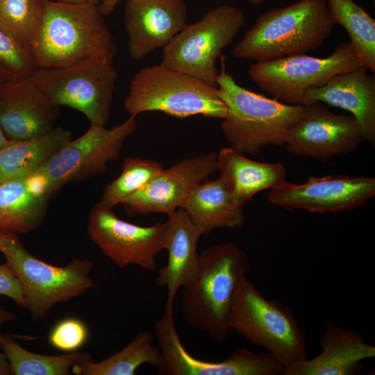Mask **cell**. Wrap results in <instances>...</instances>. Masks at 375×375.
<instances>
[{
  "instance_id": "obj_31",
  "label": "cell",
  "mask_w": 375,
  "mask_h": 375,
  "mask_svg": "<svg viewBox=\"0 0 375 375\" xmlns=\"http://www.w3.org/2000/svg\"><path fill=\"white\" fill-rule=\"evenodd\" d=\"M0 67L17 78L31 76L38 69L32 52L0 30Z\"/></svg>"
},
{
  "instance_id": "obj_6",
  "label": "cell",
  "mask_w": 375,
  "mask_h": 375,
  "mask_svg": "<svg viewBox=\"0 0 375 375\" xmlns=\"http://www.w3.org/2000/svg\"><path fill=\"white\" fill-rule=\"evenodd\" d=\"M228 324L231 332L263 348L285 369L306 358L305 333L289 308L266 299L246 277L235 291Z\"/></svg>"
},
{
  "instance_id": "obj_1",
  "label": "cell",
  "mask_w": 375,
  "mask_h": 375,
  "mask_svg": "<svg viewBox=\"0 0 375 375\" xmlns=\"http://www.w3.org/2000/svg\"><path fill=\"white\" fill-rule=\"evenodd\" d=\"M31 51L38 67L56 68L91 58L113 59L117 45L99 5L46 0Z\"/></svg>"
},
{
  "instance_id": "obj_9",
  "label": "cell",
  "mask_w": 375,
  "mask_h": 375,
  "mask_svg": "<svg viewBox=\"0 0 375 375\" xmlns=\"http://www.w3.org/2000/svg\"><path fill=\"white\" fill-rule=\"evenodd\" d=\"M112 60L91 58L63 67H38L31 77L55 105L70 107L91 124L105 126L117 77Z\"/></svg>"
},
{
  "instance_id": "obj_2",
  "label": "cell",
  "mask_w": 375,
  "mask_h": 375,
  "mask_svg": "<svg viewBox=\"0 0 375 375\" xmlns=\"http://www.w3.org/2000/svg\"><path fill=\"white\" fill-rule=\"evenodd\" d=\"M251 268L245 251L233 242L203 249L197 276L181 298V311L187 323L215 340H225L231 333L228 320L235 291Z\"/></svg>"
},
{
  "instance_id": "obj_35",
  "label": "cell",
  "mask_w": 375,
  "mask_h": 375,
  "mask_svg": "<svg viewBox=\"0 0 375 375\" xmlns=\"http://www.w3.org/2000/svg\"><path fill=\"white\" fill-rule=\"evenodd\" d=\"M121 0H100L99 7L103 15H110Z\"/></svg>"
},
{
  "instance_id": "obj_28",
  "label": "cell",
  "mask_w": 375,
  "mask_h": 375,
  "mask_svg": "<svg viewBox=\"0 0 375 375\" xmlns=\"http://www.w3.org/2000/svg\"><path fill=\"white\" fill-rule=\"evenodd\" d=\"M0 346L14 375H69L70 369L81 354L75 351L60 356L33 353L5 333L0 339Z\"/></svg>"
},
{
  "instance_id": "obj_40",
  "label": "cell",
  "mask_w": 375,
  "mask_h": 375,
  "mask_svg": "<svg viewBox=\"0 0 375 375\" xmlns=\"http://www.w3.org/2000/svg\"><path fill=\"white\" fill-rule=\"evenodd\" d=\"M265 0H247V1L251 4H253V5H258V4H260L262 2H263Z\"/></svg>"
},
{
  "instance_id": "obj_39",
  "label": "cell",
  "mask_w": 375,
  "mask_h": 375,
  "mask_svg": "<svg viewBox=\"0 0 375 375\" xmlns=\"http://www.w3.org/2000/svg\"><path fill=\"white\" fill-rule=\"evenodd\" d=\"M10 140L6 136L0 124V150L10 143Z\"/></svg>"
},
{
  "instance_id": "obj_34",
  "label": "cell",
  "mask_w": 375,
  "mask_h": 375,
  "mask_svg": "<svg viewBox=\"0 0 375 375\" xmlns=\"http://www.w3.org/2000/svg\"><path fill=\"white\" fill-rule=\"evenodd\" d=\"M17 319V316L9 310H6L3 308L0 304V339L3 335L1 328L3 325L7 322L16 321ZM1 350V346H0Z\"/></svg>"
},
{
  "instance_id": "obj_11",
  "label": "cell",
  "mask_w": 375,
  "mask_h": 375,
  "mask_svg": "<svg viewBox=\"0 0 375 375\" xmlns=\"http://www.w3.org/2000/svg\"><path fill=\"white\" fill-rule=\"evenodd\" d=\"M137 128L135 117L111 128L91 124L81 136L68 142L39 172L53 192L63 185L104 173L120 156L124 142Z\"/></svg>"
},
{
  "instance_id": "obj_32",
  "label": "cell",
  "mask_w": 375,
  "mask_h": 375,
  "mask_svg": "<svg viewBox=\"0 0 375 375\" xmlns=\"http://www.w3.org/2000/svg\"><path fill=\"white\" fill-rule=\"evenodd\" d=\"M88 331L86 325L76 318H66L59 322L49 335L50 344L56 349L74 352L86 342Z\"/></svg>"
},
{
  "instance_id": "obj_23",
  "label": "cell",
  "mask_w": 375,
  "mask_h": 375,
  "mask_svg": "<svg viewBox=\"0 0 375 375\" xmlns=\"http://www.w3.org/2000/svg\"><path fill=\"white\" fill-rule=\"evenodd\" d=\"M183 208L202 235L218 228H236L244 222L243 206L235 203L222 179L199 184L185 201Z\"/></svg>"
},
{
  "instance_id": "obj_13",
  "label": "cell",
  "mask_w": 375,
  "mask_h": 375,
  "mask_svg": "<svg viewBox=\"0 0 375 375\" xmlns=\"http://www.w3.org/2000/svg\"><path fill=\"white\" fill-rule=\"evenodd\" d=\"M165 229V222L149 226L128 223L99 203L90 210L87 226L91 240L117 267L134 265L148 271L157 268Z\"/></svg>"
},
{
  "instance_id": "obj_3",
  "label": "cell",
  "mask_w": 375,
  "mask_h": 375,
  "mask_svg": "<svg viewBox=\"0 0 375 375\" xmlns=\"http://www.w3.org/2000/svg\"><path fill=\"white\" fill-rule=\"evenodd\" d=\"M217 86L227 108L222 133L231 147L242 154L257 156L267 145H285L306 112V105L287 104L240 86L224 65Z\"/></svg>"
},
{
  "instance_id": "obj_37",
  "label": "cell",
  "mask_w": 375,
  "mask_h": 375,
  "mask_svg": "<svg viewBox=\"0 0 375 375\" xmlns=\"http://www.w3.org/2000/svg\"><path fill=\"white\" fill-rule=\"evenodd\" d=\"M15 78H17L0 67V88L7 81Z\"/></svg>"
},
{
  "instance_id": "obj_41",
  "label": "cell",
  "mask_w": 375,
  "mask_h": 375,
  "mask_svg": "<svg viewBox=\"0 0 375 375\" xmlns=\"http://www.w3.org/2000/svg\"><path fill=\"white\" fill-rule=\"evenodd\" d=\"M3 181V179L1 178V176H0V183Z\"/></svg>"
},
{
  "instance_id": "obj_10",
  "label": "cell",
  "mask_w": 375,
  "mask_h": 375,
  "mask_svg": "<svg viewBox=\"0 0 375 375\" xmlns=\"http://www.w3.org/2000/svg\"><path fill=\"white\" fill-rule=\"evenodd\" d=\"M363 67L351 42L337 45L326 58L304 53L256 62L249 68L253 81L274 99L303 105L306 92L324 85L335 76Z\"/></svg>"
},
{
  "instance_id": "obj_19",
  "label": "cell",
  "mask_w": 375,
  "mask_h": 375,
  "mask_svg": "<svg viewBox=\"0 0 375 375\" xmlns=\"http://www.w3.org/2000/svg\"><path fill=\"white\" fill-rule=\"evenodd\" d=\"M167 216L163 249L167 251L168 259L165 266L159 267L156 283L167 288L165 308H173L179 288L189 286L197 276L200 262L197 244L202 233L183 208Z\"/></svg>"
},
{
  "instance_id": "obj_29",
  "label": "cell",
  "mask_w": 375,
  "mask_h": 375,
  "mask_svg": "<svg viewBox=\"0 0 375 375\" xmlns=\"http://www.w3.org/2000/svg\"><path fill=\"white\" fill-rule=\"evenodd\" d=\"M45 1L0 0V30L20 47L31 51L42 22Z\"/></svg>"
},
{
  "instance_id": "obj_33",
  "label": "cell",
  "mask_w": 375,
  "mask_h": 375,
  "mask_svg": "<svg viewBox=\"0 0 375 375\" xmlns=\"http://www.w3.org/2000/svg\"><path fill=\"white\" fill-rule=\"evenodd\" d=\"M0 295L12 299L19 306L26 309L19 281L7 262L0 265Z\"/></svg>"
},
{
  "instance_id": "obj_8",
  "label": "cell",
  "mask_w": 375,
  "mask_h": 375,
  "mask_svg": "<svg viewBox=\"0 0 375 375\" xmlns=\"http://www.w3.org/2000/svg\"><path fill=\"white\" fill-rule=\"evenodd\" d=\"M245 22L244 13L235 6L212 8L197 22L186 24L162 48V64L217 87V59Z\"/></svg>"
},
{
  "instance_id": "obj_14",
  "label": "cell",
  "mask_w": 375,
  "mask_h": 375,
  "mask_svg": "<svg viewBox=\"0 0 375 375\" xmlns=\"http://www.w3.org/2000/svg\"><path fill=\"white\" fill-rule=\"evenodd\" d=\"M375 196V178L347 175L311 176L301 184L285 181L269 190L267 199L285 210L338 213L366 205Z\"/></svg>"
},
{
  "instance_id": "obj_27",
  "label": "cell",
  "mask_w": 375,
  "mask_h": 375,
  "mask_svg": "<svg viewBox=\"0 0 375 375\" xmlns=\"http://www.w3.org/2000/svg\"><path fill=\"white\" fill-rule=\"evenodd\" d=\"M331 21L344 27L361 65L375 72V21L354 0H326Z\"/></svg>"
},
{
  "instance_id": "obj_24",
  "label": "cell",
  "mask_w": 375,
  "mask_h": 375,
  "mask_svg": "<svg viewBox=\"0 0 375 375\" xmlns=\"http://www.w3.org/2000/svg\"><path fill=\"white\" fill-rule=\"evenodd\" d=\"M71 140V132L58 126L28 139L10 140L0 150L1 178L6 181L29 176L42 167Z\"/></svg>"
},
{
  "instance_id": "obj_17",
  "label": "cell",
  "mask_w": 375,
  "mask_h": 375,
  "mask_svg": "<svg viewBox=\"0 0 375 375\" xmlns=\"http://www.w3.org/2000/svg\"><path fill=\"white\" fill-rule=\"evenodd\" d=\"M187 17L183 0H127L124 23L131 58L138 61L163 48L187 24Z\"/></svg>"
},
{
  "instance_id": "obj_38",
  "label": "cell",
  "mask_w": 375,
  "mask_h": 375,
  "mask_svg": "<svg viewBox=\"0 0 375 375\" xmlns=\"http://www.w3.org/2000/svg\"><path fill=\"white\" fill-rule=\"evenodd\" d=\"M58 1L70 3H93L99 5L100 3V0H56Z\"/></svg>"
},
{
  "instance_id": "obj_18",
  "label": "cell",
  "mask_w": 375,
  "mask_h": 375,
  "mask_svg": "<svg viewBox=\"0 0 375 375\" xmlns=\"http://www.w3.org/2000/svg\"><path fill=\"white\" fill-rule=\"evenodd\" d=\"M58 107L31 76L7 81L0 88V124L10 140H22L53 128Z\"/></svg>"
},
{
  "instance_id": "obj_7",
  "label": "cell",
  "mask_w": 375,
  "mask_h": 375,
  "mask_svg": "<svg viewBox=\"0 0 375 375\" xmlns=\"http://www.w3.org/2000/svg\"><path fill=\"white\" fill-rule=\"evenodd\" d=\"M0 253L19 281L33 320L44 317L56 303L79 297L95 285L90 276L92 260L74 258L65 266H54L30 253L17 235L1 232Z\"/></svg>"
},
{
  "instance_id": "obj_4",
  "label": "cell",
  "mask_w": 375,
  "mask_h": 375,
  "mask_svg": "<svg viewBox=\"0 0 375 375\" xmlns=\"http://www.w3.org/2000/svg\"><path fill=\"white\" fill-rule=\"evenodd\" d=\"M333 26L326 0H300L271 8L258 15L233 56L260 62L304 53L322 46Z\"/></svg>"
},
{
  "instance_id": "obj_5",
  "label": "cell",
  "mask_w": 375,
  "mask_h": 375,
  "mask_svg": "<svg viewBox=\"0 0 375 375\" xmlns=\"http://www.w3.org/2000/svg\"><path fill=\"white\" fill-rule=\"evenodd\" d=\"M124 108L133 117L160 111L179 118L200 115L223 119L227 112L216 86L162 63L134 75Z\"/></svg>"
},
{
  "instance_id": "obj_26",
  "label": "cell",
  "mask_w": 375,
  "mask_h": 375,
  "mask_svg": "<svg viewBox=\"0 0 375 375\" xmlns=\"http://www.w3.org/2000/svg\"><path fill=\"white\" fill-rule=\"evenodd\" d=\"M153 339L151 331H142L124 349L99 362L89 352L81 353L72 372L75 375H133L143 364L157 367L160 353L158 347L153 345Z\"/></svg>"
},
{
  "instance_id": "obj_25",
  "label": "cell",
  "mask_w": 375,
  "mask_h": 375,
  "mask_svg": "<svg viewBox=\"0 0 375 375\" xmlns=\"http://www.w3.org/2000/svg\"><path fill=\"white\" fill-rule=\"evenodd\" d=\"M49 197L33 190L26 178L0 183V232L25 234L43 222Z\"/></svg>"
},
{
  "instance_id": "obj_20",
  "label": "cell",
  "mask_w": 375,
  "mask_h": 375,
  "mask_svg": "<svg viewBox=\"0 0 375 375\" xmlns=\"http://www.w3.org/2000/svg\"><path fill=\"white\" fill-rule=\"evenodd\" d=\"M321 102L351 112L365 140L375 144V76L361 67L333 77L321 87L309 89L303 105Z\"/></svg>"
},
{
  "instance_id": "obj_36",
  "label": "cell",
  "mask_w": 375,
  "mask_h": 375,
  "mask_svg": "<svg viewBox=\"0 0 375 375\" xmlns=\"http://www.w3.org/2000/svg\"><path fill=\"white\" fill-rule=\"evenodd\" d=\"M9 362L4 353L0 351V375H11Z\"/></svg>"
},
{
  "instance_id": "obj_16",
  "label": "cell",
  "mask_w": 375,
  "mask_h": 375,
  "mask_svg": "<svg viewBox=\"0 0 375 375\" xmlns=\"http://www.w3.org/2000/svg\"><path fill=\"white\" fill-rule=\"evenodd\" d=\"M217 172V153L184 158L163 169L142 189L121 205L128 216L165 213L182 208L192 191Z\"/></svg>"
},
{
  "instance_id": "obj_30",
  "label": "cell",
  "mask_w": 375,
  "mask_h": 375,
  "mask_svg": "<svg viewBox=\"0 0 375 375\" xmlns=\"http://www.w3.org/2000/svg\"><path fill=\"white\" fill-rule=\"evenodd\" d=\"M161 163L154 160L128 156L124 158L119 176L105 188L99 204L114 208L129 196L145 186L163 169Z\"/></svg>"
},
{
  "instance_id": "obj_21",
  "label": "cell",
  "mask_w": 375,
  "mask_h": 375,
  "mask_svg": "<svg viewBox=\"0 0 375 375\" xmlns=\"http://www.w3.org/2000/svg\"><path fill=\"white\" fill-rule=\"evenodd\" d=\"M322 352L286 368L283 375H351L361 362L375 356V347L365 342L362 333L328 324L322 335Z\"/></svg>"
},
{
  "instance_id": "obj_12",
  "label": "cell",
  "mask_w": 375,
  "mask_h": 375,
  "mask_svg": "<svg viewBox=\"0 0 375 375\" xmlns=\"http://www.w3.org/2000/svg\"><path fill=\"white\" fill-rule=\"evenodd\" d=\"M154 337L160 350L157 366L160 375H280L283 365L266 352L256 353L249 349L235 350L220 362L201 360L190 355L178 337L173 317V308L165 313L153 325Z\"/></svg>"
},
{
  "instance_id": "obj_15",
  "label": "cell",
  "mask_w": 375,
  "mask_h": 375,
  "mask_svg": "<svg viewBox=\"0 0 375 375\" xmlns=\"http://www.w3.org/2000/svg\"><path fill=\"white\" fill-rule=\"evenodd\" d=\"M365 141L353 116L333 112L324 103L306 105L303 117L285 142L290 154L317 160L330 159L354 151Z\"/></svg>"
},
{
  "instance_id": "obj_22",
  "label": "cell",
  "mask_w": 375,
  "mask_h": 375,
  "mask_svg": "<svg viewBox=\"0 0 375 375\" xmlns=\"http://www.w3.org/2000/svg\"><path fill=\"white\" fill-rule=\"evenodd\" d=\"M217 171L233 201L242 206L260 192L281 185L287 176L283 164L253 161L231 147L217 153Z\"/></svg>"
}]
</instances>
